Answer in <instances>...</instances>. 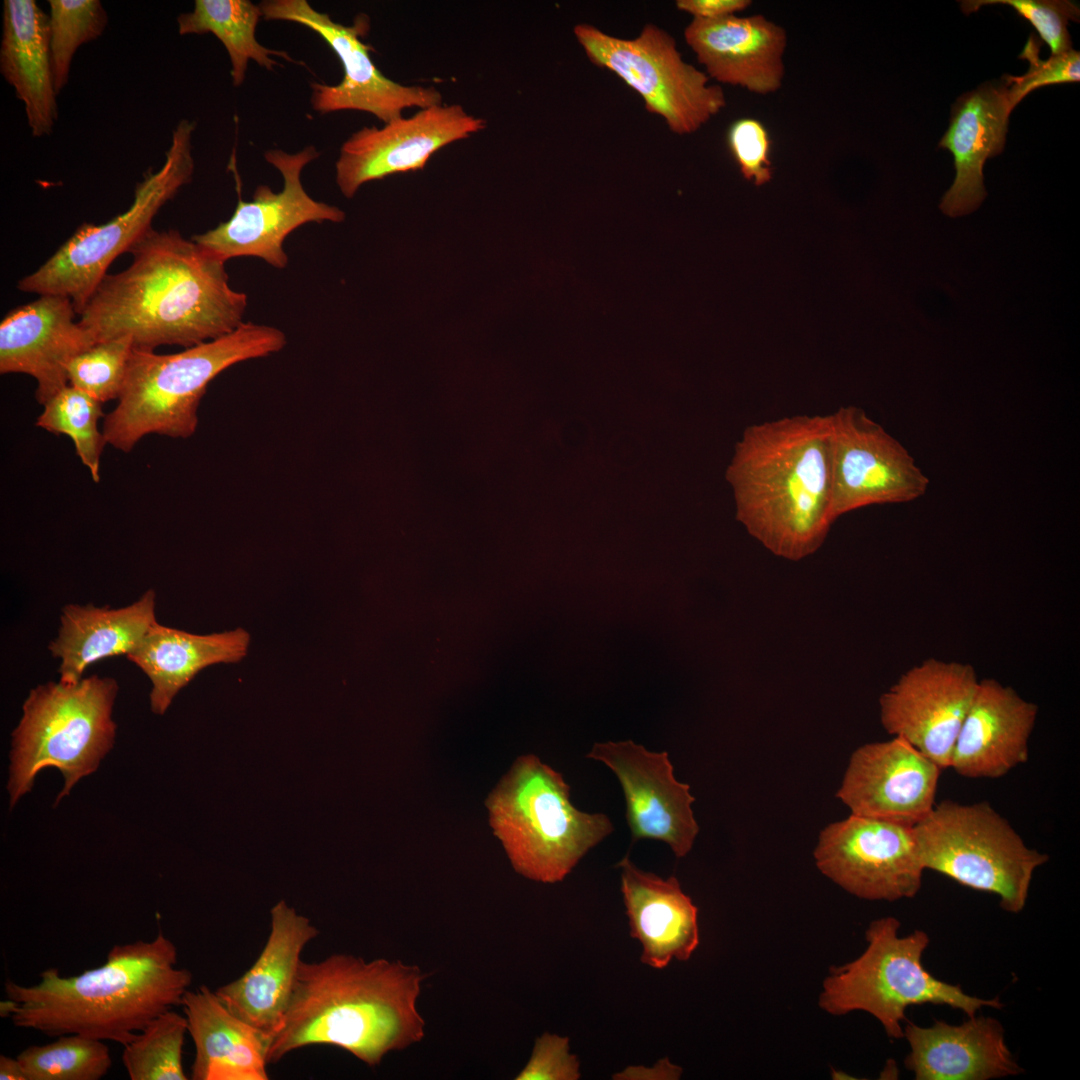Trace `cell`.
Returning a JSON list of instances; mask_svg holds the SVG:
<instances>
[{
    "label": "cell",
    "mask_w": 1080,
    "mask_h": 1080,
    "mask_svg": "<svg viewBox=\"0 0 1080 1080\" xmlns=\"http://www.w3.org/2000/svg\"><path fill=\"white\" fill-rule=\"evenodd\" d=\"M129 253L130 266L106 274L79 314L96 342L189 348L244 323L247 295L231 288L225 261L179 231L151 228Z\"/></svg>",
    "instance_id": "cell-1"
},
{
    "label": "cell",
    "mask_w": 1080,
    "mask_h": 1080,
    "mask_svg": "<svg viewBox=\"0 0 1080 1080\" xmlns=\"http://www.w3.org/2000/svg\"><path fill=\"white\" fill-rule=\"evenodd\" d=\"M428 974L418 966L335 953L301 961L294 990L267 1052L268 1063L313 1045L341 1048L370 1067L425 1035L417 1009Z\"/></svg>",
    "instance_id": "cell-2"
},
{
    "label": "cell",
    "mask_w": 1080,
    "mask_h": 1080,
    "mask_svg": "<svg viewBox=\"0 0 1080 1080\" xmlns=\"http://www.w3.org/2000/svg\"><path fill=\"white\" fill-rule=\"evenodd\" d=\"M177 947L161 931L152 940L114 945L99 967L64 977L56 968L35 985L10 979L16 1027L48 1036L77 1034L126 1045L154 1018L182 1003L192 973L177 966Z\"/></svg>",
    "instance_id": "cell-3"
},
{
    "label": "cell",
    "mask_w": 1080,
    "mask_h": 1080,
    "mask_svg": "<svg viewBox=\"0 0 1080 1080\" xmlns=\"http://www.w3.org/2000/svg\"><path fill=\"white\" fill-rule=\"evenodd\" d=\"M829 415L748 426L727 469L737 520L774 555L802 560L825 542L831 516Z\"/></svg>",
    "instance_id": "cell-4"
},
{
    "label": "cell",
    "mask_w": 1080,
    "mask_h": 1080,
    "mask_svg": "<svg viewBox=\"0 0 1080 1080\" xmlns=\"http://www.w3.org/2000/svg\"><path fill=\"white\" fill-rule=\"evenodd\" d=\"M278 328L242 323L229 334L173 354L134 348L117 406L105 416L106 443L129 452L148 434L188 438L209 383L227 368L279 352Z\"/></svg>",
    "instance_id": "cell-5"
},
{
    "label": "cell",
    "mask_w": 1080,
    "mask_h": 1080,
    "mask_svg": "<svg viewBox=\"0 0 1080 1080\" xmlns=\"http://www.w3.org/2000/svg\"><path fill=\"white\" fill-rule=\"evenodd\" d=\"M486 805L514 870L542 883L562 881L614 830L607 815L577 809L562 775L532 754L514 762Z\"/></svg>",
    "instance_id": "cell-6"
},
{
    "label": "cell",
    "mask_w": 1080,
    "mask_h": 1080,
    "mask_svg": "<svg viewBox=\"0 0 1080 1080\" xmlns=\"http://www.w3.org/2000/svg\"><path fill=\"white\" fill-rule=\"evenodd\" d=\"M900 925L892 916L870 923L864 952L849 963L830 968L818 1000L821 1009L835 1016L867 1012L881 1023L889 1038L900 1039L910 1006L945 1005L967 1017L984 1007H1003L998 997L972 996L959 985L934 977L922 963L930 942L928 934L915 930L901 937Z\"/></svg>",
    "instance_id": "cell-7"
},
{
    "label": "cell",
    "mask_w": 1080,
    "mask_h": 1080,
    "mask_svg": "<svg viewBox=\"0 0 1080 1080\" xmlns=\"http://www.w3.org/2000/svg\"><path fill=\"white\" fill-rule=\"evenodd\" d=\"M118 689L114 678L93 675L75 683L48 682L30 691L12 733L11 805L30 791L43 768L53 766L63 774L58 800L97 769L114 743L112 709Z\"/></svg>",
    "instance_id": "cell-8"
},
{
    "label": "cell",
    "mask_w": 1080,
    "mask_h": 1080,
    "mask_svg": "<svg viewBox=\"0 0 1080 1080\" xmlns=\"http://www.w3.org/2000/svg\"><path fill=\"white\" fill-rule=\"evenodd\" d=\"M913 833L925 870L994 894L1000 907L1014 914L1025 908L1033 874L1049 859L1029 848L988 802L944 800L913 826Z\"/></svg>",
    "instance_id": "cell-9"
},
{
    "label": "cell",
    "mask_w": 1080,
    "mask_h": 1080,
    "mask_svg": "<svg viewBox=\"0 0 1080 1080\" xmlns=\"http://www.w3.org/2000/svg\"><path fill=\"white\" fill-rule=\"evenodd\" d=\"M195 128V122L181 120L172 132L163 165L156 172L149 169L138 182L130 207L106 223H83L42 266L18 282V289L69 297L79 315L111 263L130 251L152 228L159 210L191 181Z\"/></svg>",
    "instance_id": "cell-10"
},
{
    "label": "cell",
    "mask_w": 1080,
    "mask_h": 1080,
    "mask_svg": "<svg viewBox=\"0 0 1080 1080\" xmlns=\"http://www.w3.org/2000/svg\"><path fill=\"white\" fill-rule=\"evenodd\" d=\"M573 32L590 62L636 91L646 110L663 118L675 134L696 132L726 105L723 89L684 61L675 39L656 25H645L633 39L585 23Z\"/></svg>",
    "instance_id": "cell-11"
},
{
    "label": "cell",
    "mask_w": 1080,
    "mask_h": 1080,
    "mask_svg": "<svg viewBox=\"0 0 1080 1080\" xmlns=\"http://www.w3.org/2000/svg\"><path fill=\"white\" fill-rule=\"evenodd\" d=\"M831 516L905 503L923 496L929 478L907 449L856 406L829 415Z\"/></svg>",
    "instance_id": "cell-12"
},
{
    "label": "cell",
    "mask_w": 1080,
    "mask_h": 1080,
    "mask_svg": "<svg viewBox=\"0 0 1080 1080\" xmlns=\"http://www.w3.org/2000/svg\"><path fill=\"white\" fill-rule=\"evenodd\" d=\"M259 6L265 20L303 25L318 34L338 56L344 71L341 82L310 85L311 104L319 113L357 110L373 114L385 124L401 117L406 108L442 104L438 89L404 85L379 71L370 57L369 46L361 41V36L369 30L366 15H358L353 25L346 26L315 10L306 0H267Z\"/></svg>",
    "instance_id": "cell-13"
},
{
    "label": "cell",
    "mask_w": 1080,
    "mask_h": 1080,
    "mask_svg": "<svg viewBox=\"0 0 1080 1080\" xmlns=\"http://www.w3.org/2000/svg\"><path fill=\"white\" fill-rule=\"evenodd\" d=\"M308 146L295 154L271 149L264 157L283 177V188L274 192L259 185L251 201L238 200L232 216L192 240L223 261L235 257H258L276 269H284L288 256L283 248L287 236L309 222L340 223L345 213L336 206L314 200L301 182L303 168L318 158Z\"/></svg>",
    "instance_id": "cell-14"
},
{
    "label": "cell",
    "mask_w": 1080,
    "mask_h": 1080,
    "mask_svg": "<svg viewBox=\"0 0 1080 1080\" xmlns=\"http://www.w3.org/2000/svg\"><path fill=\"white\" fill-rule=\"evenodd\" d=\"M814 858L821 873L865 900L913 898L925 871L913 827L853 814L821 831Z\"/></svg>",
    "instance_id": "cell-15"
},
{
    "label": "cell",
    "mask_w": 1080,
    "mask_h": 1080,
    "mask_svg": "<svg viewBox=\"0 0 1080 1080\" xmlns=\"http://www.w3.org/2000/svg\"><path fill=\"white\" fill-rule=\"evenodd\" d=\"M979 679L971 664L928 658L907 670L879 699L885 730L911 744L942 770Z\"/></svg>",
    "instance_id": "cell-16"
},
{
    "label": "cell",
    "mask_w": 1080,
    "mask_h": 1080,
    "mask_svg": "<svg viewBox=\"0 0 1080 1080\" xmlns=\"http://www.w3.org/2000/svg\"><path fill=\"white\" fill-rule=\"evenodd\" d=\"M486 122L458 104H437L382 128L364 127L341 146L336 183L346 198L363 184L387 176L421 170L438 150L484 129Z\"/></svg>",
    "instance_id": "cell-17"
},
{
    "label": "cell",
    "mask_w": 1080,
    "mask_h": 1080,
    "mask_svg": "<svg viewBox=\"0 0 1080 1080\" xmlns=\"http://www.w3.org/2000/svg\"><path fill=\"white\" fill-rule=\"evenodd\" d=\"M586 757L617 776L633 842L662 841L677 858L690 852L699 832L691 807L695 798L690 786L675 778L667 752H651L631 740L609 741L595 743Z\"/></svg>",
    "instance_id": "cell-18"
},
{
    "label": "cell",
    "mask_w": 1080,
    "mask_h": 1080,
    "mask_svg": "<svg viewBox=\"0 0 1080 1080\" xmlns=\"http://www.w3.org/2000/svg\"><path fill=\"white\" fill-rule=\"evenodd\" d=\"M941 771L894 736L852 753L836 796L853 815L913 827L934 808Z\"/></svg>",
    "instance_id": "cell-19"
},
{
    "label": "cell",
    "mask_w": 1080,
    "mask_h": 1080,
    "mask_svg": "<svg viewBox=\"0 0 1080 1080\" xmlns=\"http://www.w3.org/2000/svg\"><path fill=\"white\" fill-rule=\"evenodd\" d=\"M72 300L40 295L10 310L0 323V372L23 373L37 383L36 400L44 405L68 384L71 360L96 343L79 321Z\"/></svg>",
    "instance_id": "cell-20"
},
{
    "label": "cell",
    "mask_w": 1080,
    "mask_h": 1080,
    "mask_svg": "<svg viewBox=\"0 0 1080 1080\" xmlns=\"http://www.w3.org/2000/svg\"><path fill=\"white\" fill-rule=\"evenodd\" d=\"M319 930L284 900L270 911V932L253 965L239 978L217 988L219 1000L270 1042L287 1011L305 946Z\"/></svg>",
    "instance_id": "cell-21"
},
{
    "label": "cell",
    "mask_w": 1080,
    "mask_h": 1080,
    "mask_svg": "<svg viewBox=\"0 0 1080 1080\" xmlns=\"http://www.w3.org/2000/svg\"><path fill=\"white\" fill-rule=\"evenodd\" d=\"M686 44L709 78L766 95L782 86L786 30L764 15L692 19Z\"/></svg>",
    "instance_id": "cell-22"
},
{
    "label": "cell",
    "mask_w": 1080,
    "mask_h": 1080,
    "mask_svg": "<svg viewBox=\"0 0 1080 1080\" xmlns=\"http://www.w3.org/2000/svg\"><path fill=\"white\" fill-rule=\"evenodd\" d=\"M1038 706L1012 687L979 680L957 736L950 767L966 778L996 779L1029 757V739Z\"/></svg>",
    "instance_id": "cell-23"
},
{
    "label": "cell",
    "mask_w": 1080,
    "mask_h": 1080,
    "mask_svg": "<svg viewBox=\"0 0 1080 1080\" xmlns=\"http://www.w3.org/2000/svg\"><path fill=\"white\" fill-rule=\"evenodd\" d=\"M903 1037L910 1047L904 1065L916 1080H990L1024 1072L1006 1044L1004 1027L990 1016L974 1015L959 1025L907 1022Z\"/></svg>",
    "instance_id": "cell-24"
},
{
    "label": "cell",
    "mask_w": 1080,
    "mask_h": 1080,
    "mask_svg": "<svg viewBox=\"0 0 1080 1080\" xmlns=\"http://www.w3.org/2000/svg\"><path fill=\"white\" fill-rule=\"evenodd\" d=\"M1012 110L1003 78L962 94L953 104L949 127L939 142L952 153L956 171L939 205L943 214L968 215L986 198L983 166L1003 151Z\"/></svg>",
    "instance_id": "cell-25"
},
{
    "label": "cell",
    "mask_w": 1080,
    "mask_h": 1080,
    "mask_svg": "<svg viewBox=\"0 0 1080 1080\" xmlns=\"http://www.w3.org/2000/svg\"><path fill=\"white\" fill-rule=\"evenodd\" d=\"M617 867L630 935L642 946L641 962L662 969L673 959L688 960L699 945L698 909L677 878L645 872L628 856Z\"/></svg>",
    "instance_id": "cell-26"
},
{
    "label": "cell",
    "mask_w": 1080,
    "mask_h": 1080,
    "mask_svg": "<svg viewBox=\"0 0 1080 1080\" xmlns=\"http://www.w3.org/2000/svg\"><path fill=\"white\" fill-rule=\"evenodd\" d=\"M181 1006L195 1057L193 1080H267L270 1039L233 1014L215 991L201 985L187 990Z\"/></svg>",
    "instance_id": "cell-27"
},
{
    "label": "cell",
    "mask_w": 1080,
    "mask_h": 1080,
    "mask_svg": "<svg viewBox=\"0 0 1080 1080\" xmlns=\"http://www.w3.org/2000/svg\"><path fill=\"white\" fill-rule=\"evenodd\" d=\"M156 623V592L152 589L121 608L64 606L57 637L48 646L51 655L60 660V681L75 683L95 662L129 655Z\"/></svg>",
    "instance_id": "cell-28"
},
{
    "label": "cell",
    "mask_w": 1080,
    "mask_h": 1080,
    "mask_svg": "<svg viewBox=\"0 0 1080 1080\" xmlns=\"http://www.w3.org/2000/svg\"><path fill=\"white\" fill-rule=\"evenodd\" d=\"M0 71L24 103L34 137L51 134L58 118L48 15L34 0H5Z\"/></svg>",
    "instance_id": "cell-29"
},
{
    "label": "cell",
    "mask_w": 1080,
    "mask_h": 1080,
    "mask_svg": "<svg viewBox=\"0 0 1080 1080\" xmlns=\"http://www.w3.org/2000/svg\"><path fill=\"white\" fill-rule=\"evenodd\" d=\"M250 635L242 628L199 635L156 623L127 659L152 683L150 706L164 714L176 694L204 668L236 663L248 651Z\"/></svg>",
    "instance_id": "cell-30"
},
{
    "label": "cell",
    "mask_w": 1080,
    "mask_h": 1080,
    "mask_svg": "<svg viewBox=\"0 0 1080 1080\" xmlns=\"http://www.w3.org/2000/svg\"><path fill=\"white\" fill-rule=\"evenodd\" d=\"M262 16L259 5L248 0H196L191 12L177 18L180 35L212 33L224 45L231 61L233 85L245 80L248 62L272 70L278 63L271 56L294 61L286 52L261 45L255 35Z\"/></svg>",
    "instance_id": "cell-31"
},
{
    "label": "cell",
    "mask_w": 1080,
    "mask_h": 1080,
    "mask_svg": "<svg viewBox=\"0 0 1080 1080\" xmlns=\"http://www.w3.org/2000/svg\"><path fill=\"white\" fill-rule=\"evenodd\" d=\"M188 1022L170 1009L149 1022L126 1045L122 1063L131 1080H187L183 1046Z\"/></svg>",
    "instance_id": "cell-32"
},
{
    "label": "cell",
    "mask_w": 1080,
    "mask_h": 1080,
    "mask_svg": "<svg viewBox=\"0 0 1080 1080\" xmlns=\"http://www.w3.org/2000/svg\"><path fill=\"white\" fill-rule=\"evenodd\" d=\"M27 1080H99L111 1068L105 1041L77 1034L32 1045L17 1055Z\"/></svg>",
    "instance_id": "cell-33"
},
{
    "label": "cell",
    "mask_w": 1080,
    "mask_h": 1080,
    "mask_svg": "<svg viewBox=\"0 0 1080 1080\" xmlns=\"http://www.w3.org/2000/svg\"><path fill=\"white\" fill-rule=\"evenodd\" d=\"M36 426L71 438L75 451L94 482L100 481V459L106 440L98 429L104 415L102 403L85 392L67 385L44 405Z\"/></svg>",
    "instance_id": "cell-34"
},
{
    "label": "cell",
    "mask_w": 1080,
    "mask_h": 1080,
    "mask_svg": "<svg viewBox=\"0 0 1080 1080\" xmlns=\"http://www.w3.org/2000/svg\"><path fill=\"white\" fill-rule=\"evenodd\" d=\"M49 45L56 93L67 84L78 48L99 38L108 15L99 0H49Z\"/></svg>",
    "instance_id": "cell-35"
},
{
    "label": "cell",
    "mask_w": 1080,
    "mask_h": 1080,
    "mask_svg": "<svg viewBox=\"0 0 1080 1080\" xmlns=\"http://www.w3.org/2000/svg\"><path fill=\"white\" fill-rule=\"evenodd\" d=\"M130 336L94 343L67 367L68 384L100 403L119 399L134 351Z\"/></svg>",
    "instance_id": "cell-36"
},
{
    "label": "cell",
    "mask_w": 1080,
    "mask_h": 1080,
    "mask_svg": "<svg viewBox=\"0 0 1080 1080\" xmlns=\"http://www.w3.org/2000/svg\"><path fill=\"white\" fill-rule=\"evenodd\" d=\"M992 4L1010 6L1029 21L1049 46L1051 55L1073 49L1067 25L1069 21L1079 22L1080 10L1075 3L1067 0H969L961 1V8L969 14Z\"/></svg>",
    "instance_id": "cell-37"
},
{
    "label": "cell",
    "mask_w": 1080,
    "mask_h": 1080,
    "mask_svg": "<svg viewBox=\"0 0 1080 1080\" xmlns=\"http://www.w3.org/2000/svg\"><path fill=\"white\" fill-rule=\"evenodd\" d=\"M1040 45L1031 34L1019 58L1027 60L1029 68L1021 76L1005 75L1011 107L1015 106L1033 90L1053 84L1075 83L1080 79V53L1071 49L1051 55L1046 60L1039 57Z\"/></svg>",
    "instance_id": "cell-38"
},
{
    "label": "cell",
    "mask_w": 1080,
    "mask_h": 1080,
    "mask_svg": "<svg viewBox=\"0 0 1080 1080\" xmlns=\"http://www.w3.org/2000/svg\"><path fill=\"white\" fill-rule=\"evenodd\" d=\"M729 151L743 177L760 186L772 179L771 137L766 126L754 117H741L727 130Z\"/></svg>",
    "instance_id": "cell-39"
},
{
    "label": "cell",
    "mask_w": 1080,
    "mask_h": 1080,
    "mask_svg": "<svg viewBox=\"0 0 1080 1080\" xmlns=\"http://www.w3.org/2000/svg\"><path fill=\"white\" fill-rule=\"evenodd\" d=\"M580 1063L570 1053L569 1038L545 1032L535 1041L531 1057L516 1080H578Z\"/></svg>",
    "instance_id": "cell-40"
},
{
    "label": "cell",
    "mask_w": 1080,
    "mask_h": 1080,
    "mask_svg": "<svg viewBox=\"0 0 1080 1080\" xmlns=\"http://www.w3.org/2000/svg\"><path fill=\"white\" fill-rule=\"evenodd\" d=\"M752 5L750 0H678V10L693 16V19L712 20L736 15Z\"/></svg>",
    "instance_id": "cell-41"
},
{
    "label": "cell",
    "mask_w": 1080,
    "mask_h": 1080,
    "mask_svg": "<svg viewBox=\"0 0 1080 1080\" xmlns=\"http://www.w3.org/2000/svg\"><path fill=\"white\" fill-rule=\"evenodd\" d=\"M682 1069L668 1059H661L651 1068L628 1067L614 1076L615 1079H678Z\"/></svg>",
    "instance_id": "cell-42"
},
{
    "label": "cell",
    "mask_w": 1080,
    "mask_h": 1080,
    "mask_svg": "<svg viewBox=\"0 0 1080 1080\" xmlns=\"http://www.w3.org/2000/svg\"><path fill=\"white\" fill-rule=\"evenodd\" d=\"M0 1079L1 1080H27L23 1067L19 1060L6 1055L0 1056Z\"/></svg>",
    "instance_id": "cell-43"
},
{
    "label": "cell",
    "mask_w": 1080,
    "mask_h": 1080,
    "mask_svg": "<svg viewBox=\"0 0 1080 1080\" xmlns=\"http://www.w3.org/2000/svg\"><path fill=\"white\" fill-rule=\"evenodd\" d=\"M17 1003L6 997L5 1001L0 1002V1015L1 1017H10L15 1011Z\"/></svg>",
    "instance_id": "cell-44"
}]
</instances>
